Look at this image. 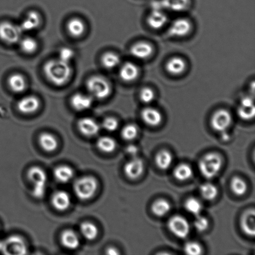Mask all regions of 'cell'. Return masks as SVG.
<instances>
[{"label":"cell","instance_id":"obj_1","mask_svg":"<svg viewBox=\"0 0 255 255\" xmlns=\"http://www.w3.org/2000/svg\"><path fill=\"white\" fill-rule=\"evenodd\" d=\"M43 70L47 79L57 87L63 86L68 83L72 74L71 65L58 58L47 61Z\"/></svg>","mask_w":255,"mask_h":255},{"label":"cell","instance_id":"obj_2","mask_svg":"<svg viewBox=\"0 0 255 255\" xmlns=\"http://www.w3.org/2000/svg\"><path fill=\"white\" fill-rule=\"evenodd\" d=\"M86 87L89 95L94 99L104 100L112 94V86L108 80L101 76L90 77L86 82Z\"/></svg>","mask_w":255,"mask_h":255},{"label":"cell","instance_id":"obj_3","mask_svg":"<svg viewBox=\"0 0 255 255\" xmlns=\"http://www.w3.org/2000/svg\"><path fill=\"white\" fill-rule=\"evenodd\" d=\"M97 180L93 176L80 177L74 184V191L77 198L81 201H88L94 196L98 189Z\"/></svg>","mask_w":255,"mask_h":255},{"label":"cell","instance_id":"obj_4","mask_svg":"<svg viewBox=\"0 0 255 255\" xmlns=\"http://www.w3.org/2000/svg\"><path fill=\"white\" fill-rule=\"evenodd\" d=\"M222 159L218 154L211 152L205 155L200 160L199 171L206 179H211L216 177L221 171Z\"/></svg>","mask_w":255,"mask_h":255},{"label":"cell","instance_id":"obj_5","mask_svg":"<svg viewBox=\"0 0 255 255\" xmlns=\"http://www.w3.org/2000/svg\"><path fill=\"white\" fill-rule=\"evenodd\" d=\"M27 177L33 184L32 196L37 199L43 198L46 191L47 177L46 172L41 167L33 166L27 171Z\"/></svg>","mask_w":255,"mask_h":255},{"label":"cell","instance_id":"obj_6","mask_svg":"<svg viewBox=\"0 0 255 255\" xmlns=\"http://www.w3.org/2000/svg\"><path fill=\"white\" fill-rule=\"evenodd\" d=\"M23 33L19 25L9 21L0 22V39L9 45L18 44Z\"/></svg>","mask_w":255,"mask_h":255},{"label":"cell","instance_id":"obj_7","mask_svg":"<svg viewBox=\"0 0 255 255\" xmlns=\"http://www.w3.org/2000/svg\"><path fill=\"white\" fill-rule=\"evenodd\" d=\"M167 227L172 234L182 239L188 237L191 230L188 221L184 217L178 215L170 218L167 222Z\"/></svg>","mask_w":255,"mask_h":255},{"label":"cell","instance_id":"obj_8","mask_svg":"<svg viewBox=\"0 0 255 255\" xmlns=\"http://www.w3.org/2000/svg\"><path fill=\"white\" fill-rule=\"evenodd\" d=\"M2 250L6 254L25 255L27 254L26 242L21 237L13 235L2 244Z\"/></svg>","mask_w":255,"mask_h":255},{"label":"cell","instance_id":"obj_9","mask_svg":"<svg viewBox=\"0 0 255 255\" xmlns=\"http://www.w3.org/2000/svg\"><path fill=\"white\" fill-rule=\"evenodd\" d=\"M232 122V115L225 109H219L212 115L211 124L212 128L218 132L227 131Z\"/></svg>","mask_w":255,"mask_h":255},{"label":"cell","instance_id":"obj_10","mask_svg":"<svg viewBox=\"0 0 255 255\" xmlns=\"http://www.w3.org/2000/svg\"><path fill=\"white\" fill-rule=\"evenodd\" d=\"M41 107V102L37 97L28 96L22 97L17 104V109L24 115H31L36 112Z\"/></svg>","mask_w":255,"mask_h":255},{"label":"cell","instance_id":"obj_11","mask_svg":"<svg viewBox=\"0 0 255 255\" xmlns=\"http://www.w3.org/2000/svg\"><path fill=\"white\" fill-rule=\"evenodd\" d=\"M190 0H160L152 4L153 9H166L173 12H182L189 7Z\"/></svg>","mask_w":255,"mask_h":255},{"label":"cell","instance_id":"obj_12","mask_svg":"<svg viewBox=\"0 0 255 255\" xmlns=\"http://www.w3.org/2000/svg\"><path fill=\"white\" fill-rule=\"evenodd\" d=\"M237 114L243 121H251L254 118L255 107L254 99L251 97H244L241 100L237 109Z\"/></svg>","mask_w":255,"mask_h":255},{"label":"cell","instance_id":"obj_13","mask_svg":"<svg viewBox=\"0 0 255 255\" xmlns=\"http://www.w3.org/2000/svg\"><path fill=\"white\" fill-rule=\"evenodd\" d=\"M192 25L189 19L178 18L172 22L168 32L172 37H182L189 34Z\"/></svg>","mask_w":255,"mask_h":255},{"label":"cell","instance_id":"obj_14","mask_svg":"<svg viewBox=\"0 0 255 255\" xmlns=\"http://www.w3.org/2000/svg\"><path fill=\"white\" fill-rule=\"evenodd\" d=\"M93 104L94 98L89 94L77 93L71 99V106L77 112L88 111L93 106Z\"/></svg>","mask_w":255,"mask_h":255},{"label":"cell","instance_id":"obj_15","mask_svg":"<svg viewBox=\"0 0 255 255\" xmlns=\"http://www.w3.org/2000/svg\"><path fill=\"white\" fill-rule=\"evenodd\" d=\"M144 170L143 161L137 157H132L124 167L125 174L131 179L138 178L143 173Z\"/></svg>","mask_w":255,"mask_h":255},{"label":"cell","instance_id":"obj_16","mask_svg":"<svg viewBox=\"0 0 255 255\" xmlns=\"http://www.w3.org/2000/svg\"><path fill=\"white\" fill-rule=\"evenodd\" d=\"M154 49L148 42L141 41L132 45L130 49V53L134 58L145 60L149 58L153 53Z\"/></svg>","mask_w":255,"mask_h":255},{"label":"cell","instance_id":"obj_17","mask_svg":"<svg viewBox=\"0 0 255 255\" xmlns=\"http://www.w3.org/2000/svg\"><path fill=\"white\" fill-rule=\"evenodd\" d=\"M78 128L84 136L92 137L99 133L101 126L94 119L85 117L79 121Z\"/></svg>","mask_w":255,"mask_h":255},{"label":"cell","instance_id":"obj_18","mask_svg":"<svg viewBox=\"0 0 255 255\" xmlns=\"http://www.w3.org/2000/svg\"><path fill=\"white\" fill-rule=\"evenodd\" d=\"M51 202L55 209L58 211L63 212L68 209L71 206V196L66 191H56L52 195Z\"/></svg>","mask_w":255,"mask_h":255},{"label":"cell","instance_id":"obj_19","mask_svg":"<svg viewBox=\"0 0 255 255\" xmlns=\"http://www.w3.org/2000/svg\"><path fill=\"white\" fill-rule=\"evenodd\" d=\"M41 23V16L37 11H29L25 18L19 24L22 32H31L35 31Z\"/></svg>","mask_w":255,"mask_h":255},{"label":"cell","instance_id":"obj_20","mask_svg":"<svg viewBox=\"0 0 255 255\" xmlns=\"http://www.w3.org/2000/svg\"><path fill=\"white\" fill-rule=\"evenodd\" d=\"M167 20V15L162 9H153L147 18V23L151 28L160 29L166 24Z\"/></svg>","mask_w":255,"mask_h":255},{"label":"cell","instance_id":"obj_21","mask_svg":"<svg viewBox=\"0 0 255 255\" xmlns=\"http://www.w3.org/2000/svg\"><path fill=\"white\" fill-rule=\"evenodd\" d=\"M141 117L144 123L151 127L159 126L162 121L161 112L152 107H146L142 110Z\"/></svg>","mask_w":255,"mask_h":255},{"label":"cell","instance_id":"obj_22","mask_svg":"<svg viewBox=\"0 0 255 255\" xmlns=\"http://www.w3.org/2000/svg\"><path fill=\"white\" fill-rule=\"evenodd\" d=\"M139 69L137 65L128 62L122 65L119 71V76L122 81L131 82L138 77Z\"/></svg>","mask_w":255,"mask_h":255},{"label":"cell","instance_id":"obj_23","mask_svg":"<svg viewBox=\"0 0 255 255\" xmlns=\"http://www.w3.org/2000/svg\"><path fill=\"white\" fill-rule=\"evenodd\" d=\"M61 242L65 248L74 251L80 246V239L78 235L73 230L67 229L62 232Z\"/></svg>","mask_w":255,"mask_h":255},{"label":"cell","instance_id":"obj_24","mask_svg":"<svg viewBox=\"0 0 255 255\" xmlns=\"http://www.w3.org/2000/svg\"><path fill=\"white\" fill-rule=\"evenodd\" d=\"M10 90L16 94H21L27 89V81L23 75L16 73L11 75L7 79Z\"/></svg>","mask_w":255,"mask_h":255},{"label":"cell","instance_id":"obj_25","mask_svg":"<svg viewBox=\"0 0 255 255\" xmlns=\"http://www.w3.org/2000/svg\"><path fill=\"white\" fill-rule=\"evenodd\" d=\"M241 227L245 234L254 237L255 234V210L250 209L245 212L241 219Z\"/></svg>","mask_w":255,"mask_h":255},{"label":"cell","instance_id":"obj_26","mask_svg":"<svg viewBox=\"0 0 255 255\" xmlns=\"http://www.w3.org/2000/svg\"><path fill=\"white\" fill-rule=\"evenodd\" d=\"M166 69L172 76H179L184 73L186 69V63L181 57H173L167 62Z\"/></svg>","mask_w":255,"mask_h":255},{"label":"cell","instance_id":"obj_27","mask_svg":"<svg viewBox=\"0 0 255 255\" xmlns=\"http://www.w3.org/2000/svg\"><path fill=\"white\" fill-rule=\"evenodd\" d=\"M86 26L85 22L78 17H74L67 23V29L69 34L74 37H80L86 32Z\"/></svg>","mask_w":255,"mask_h":255},{"label":"cell","instance_id":"obj_28","mask_svg":"<svg viewBox=\"0 0 255 255\" xmlns=\"http://www.w3.org/2000/svg\"><path fill=\"white\" fill-rule=\"evenodd\" d=\"M54 176L57 181L66 184L73 179L74 172L71 167L67 165H61L54 169Z\"/></svg>","mask_w":255,"mask_h":255},{"label":"cell","instance_id":"obj_29","mask_svg":"<svg viewBox=\"0 0 255 255\" xmlns=\"http://www.w3.org/2000/svg\"><path fill=\"white\" fill-rule=\"evenodd\" d=\"M40 146L46 152H53L58 147V141L53 134L43 132L39 137Z\"/></svg>","mask_w":255,"mask_h":255},{"label":"cell","instance_id":"obj_30","mask_svg":"<svg viewBox=\"0 0 255 255\" xmlns=\"http://www.w3.org/2000/svg\"><path fill=\"white\" fill-rule=\"evenodd\" d=\"M173 161V157L167 150H161L157 152L155 162L157 166L161 170H166L169 168Z\"/></svg>","mask_w":255,"mask_h":255},{"label":"cell","instance_id":"obj_31","mask_svg":"<svg viewBox=\"0 0 255 255\" xmlns=\"http://www.w3.org/2000/svg\"><path fill=\"white\" fill-rule=\"evenodd\" d=\"M82 236L88 241H94L98 236L99 231L96 225L91 222H84L80 226Z\"/></svg>","mask_w":255,"mask_h":255},{"label":"cell","instance_id":"obj_32","mask_svg":"<svg viewBox=\"0 0 255 255\" xmlns=\"http://www.w3.org/2000/svg\"><path fill=\"white\" fill-rule=\"evenodd\" d=\"M173 174L176 179L180 181H185L191 178L193 175V170L189 164L182 163L175 167Z\"/></svg>","mask_w":255,"mask_h":255},{"label":"cell","instance_id":"obj_33","mask_svg":"<svg viewBox=\"0 0 255 255\" xmlns=\"http://www.w3.org/2000/svg\"><path fill=\"white\" fill-rule=\"evenodd\" d=\"M121 59L119 55L113 52H107L102 56L101 63L107 69H114L121 64Z\"/></svg>","mask_w":255,"mask_h":255},{"label":"cell","instance_id":"obj_34","mask_svg":"<svg viewBox=\"0 0 255 255\" xmlns=\"http://www.w3.org/2000/svg\"><path fill=\"white\" fill-rule=\"evenodd\" d=\"M97 146L100 151L106 153H111L117 147L116 140L109 136L100 137L97 142Z\"/></svg>","mask_w":255,"mask_h":255},{"label":"cell","instance_id":"obj_35","mask_svg":"<svg viewBox=\"0 0 255 255\" xmlns=\"http://www.w3.org/2000/svg\"><path fill=\"white\" fill-rule=\"evenodd\" d=\"M151 210L152 213L156 216L162 217L169 213L171 210V204L167 200L158 199L153 202Z\"/></svg>","mask_w":255,"mask_h":255},{"label":"cell","instance_id":"obj_36","mask_svg":"<svg viewBox=\"0 0 255 255\" xmlns=\"http://www.w3.org/2000/svg\"><path fill=\"white\" fill-rule=\"evenodd\" d=\"M200 193L205 200L211 201L216 198L219 190L214 184L207 182L200 187Z\"/></svg>","mask_w":255,"mask_h":255},{"label":"cell","instance_id":"obj_37","mask_svg":"<svg viewBox=\"0 0 255 255\" xmlns=\"http://www.w3.org/2000/svg\"><path fill=\"white\" fill-rule=\"evenodd\" d=\"M19 44L22 51L27 54L34 53L38 48V43L36 40L31 37L22 38Z\"/></svg>","mask_w":255,"mask_h":255},{"label":"cell","instance_id":"obj_38","mask_svg":"<svg viewBox=\"0 0 255 255\" xmlns=\"http://www.w3.org/2000/svg\"><path fill=\"white\" fill-rule=\"evenodd\" d=\"M231 187L232 192L238 196H243L248 189L246 182L239 177H234L232 179Z\"/></svg>","mask_w":255,"mask_h":255},{"label":"cell","instance_id":"obj_39","mask_svg":"<svg viewBox=\"0 0 255 255\" xmlns=\"http://www.w3.org/2000/svg\"><path fill=\"white\" fill-rule=\"evenodd\" d=\"M185 209L189 213L194 216H199L201 214L203 206L198 199L191 197L187 200L184 204Z\"/></svg>","mask_w":255,"mask_h":255},{"label":"cell","instance_id":"obj_40","mask_svg":"<svg viewBox=\"0 0 255 255\" xmlns=\"http://www.w3.org/2000/svg\"><path fill=\"white\" fill-rule=\"evenodd\" d=\"M138 128L135 125H127L122 130V137L127 141H132L136 138L138 134Z\"/></svg>","mask_w":255,"mask_h":255},{"label":"cell","instance_id":"obj_41","mask_svg":"<svg viewBox=\"0 0 255 255\" xmlns=\"http://www.w3.org/2000/svg\"><path fill=\"white\" fill-rule=\"evenodd\" d=\"M156 95L153 90L149 87H145L141 90L139 94V99L142 103L145 104H151L154 101Z\"/></svg>","mask_w":255,"mask_h":255},{"label":"cell","instance_id":"obj_42","mask_svg":"<svg viewBox=\"0 0 255 255\" xmlns=\"http://www.w3.org/2000/svg\"><path fill=\"white\" fill-rule=\"evenodd\" d=\"M74 56L75 52L73 49L68 47H64L60 49L57 58L70 64V62L74 59Z\"/></svg>","mask_w":255,"mask_h":255},{"label":"cell","instance_id":"obj_43","mask_svg":"<svg viewBox=\"0 0 255 255\" xmlns=\"http://www.w3.org/2000/svg\"><path fill=\"white\" fill-rule=\"evenodd\" d=\"M194 226L195 229L199 232H203L206 231L209 227V222L208 219L204 216H202L201 214L196 216L194 221Z\"/></svg>","mask_w":255,"mask_h":255},{"label":"cell","instance_id":"obj_44","mask_svg":"<svg viewBox=\"0 0 255 255\" xmlns=\"http://www.w3.org/2000/svg\"><path fill=\"white\" fill-rule=\"evenodd\" d=\"M185 253L190 255H199L202 252L201 245L194 242H187L184 247Z\"/></svg>","mask_w":255,"mask_h":255},{"label":"cell","instance_id":"obj_45","mask_svg":"<svg viewBox=\"0 0 255 255\" xmlns=\"http://www.w3.org/2000/svg\"><path fill=\"white\" fill-rule=\"evenodd\" d=\"M119 123L118 121L114 117H108L104 120L103 123H102V127L106 131L109 132L116 131L119 128Z\"/></svg>","mask_w":255,"mask_h":255},{"label":"cell","instance_id":"obj_46","mask_svg":"<svg viewBox=\"0 0 255 255\" xmlns=\"http://www.w3.org/2000/svg\"><path fill=\"white\" fill-rule=\"evenodd\" d=\"M126 152L129 156L132 157H136L139 152V149L136 145L130 144L127 147Z\"/></svg>","mask_w":255,"mask_h":255},{"label":"cell","instance_id":"obj_47","mask_svg":"<svg viewBox=\"0 0 255 255\" xmlns=\"http://www.w3.org/2000/svg\"><path fill=\"white\" fill-rule=\"evenodd\" d=\"M106 254L107 255H117L120 254V252L115 247H109L108 249L106 250Z\"/></svg>","mask_w":255,"mask_h":255},{"label":"cell","instance_id":"obj_48","mask_svg":"<svg viewBox=\"0 0 255 255\" xmlns=\"http://www.w3.org/2000/svg\"><path fill=\"white\" fill-rule=\"evenodd\" d=\"M221 132V139L223 141H228L231 139V135L227 131H224Z\"/></svg>","mask_w":255,"mask_h":255}]
</instances>
